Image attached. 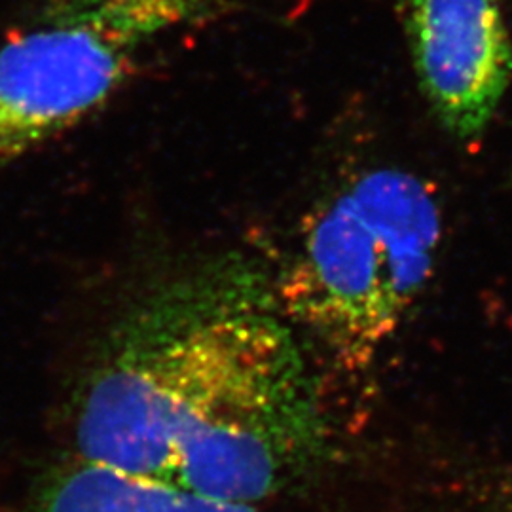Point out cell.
<instances>
[{"instance_id": "obj_1", "label": "cell", "mask_w": 512, "mask_h": 512, "mask_svg": "<svg viewBox=\"0 0 512 512\" xmlns=\"http://www.w3.org/2000/svg\"><path fill=\"white\" fill-rule=\"evenodd\" d=\"M78 458L260 505L329 454V423L274 281L217 258L143 294L101 349L74 421Z\"/></svg>"}, {"instance_id": "obj_2", "label": "cell", "mask_w": 512, "mask_h": 512, "mask_svg": "<svg viewBox=\"0 0 512 512\" xmlns=\"http://www.w3.org/2000/svg\"><path fill=\"white\" fill-rule=\"evenodd\" d=\"M440 241L429 186L401 169H374L311 217L274 281L298 334L355 372L397 332L425 289Z\"/></svg>"}, {"instance_id": "obj_3", "label": "cell", "mask_w": 512, "mask_h": 512, "mask_svg": "<svg viewBox=\"0 0 512 512\" xmlns=\"http://www.w3.org/2000/svg\"><path fill=\"white\" fill-rule=\"evenodd\" d=\"M133 50L48 23L0 48V171L73 128L128 78Z\"/></svg>"}, {"instance_id": "obj_4", "label": "cell", "mask_w": 512, "mask_h": 512, "mask_svg": "<svg viewBox=\"0 0 512 512\" xmlns=\"http://www.w3.org/2000/svg\"><path fill=\"white\" fill-rule=\"evenodd\" d=\"M412 65L433 114L459 139L494 118L512 78L499 0H399Z\"/></svg>"}, {"instance_id": "obj_5", "label": "cell", "mask_w": 512, "mask_h": 512, "mask_svg": "<svg viewBox=\"0 0 512 512\" xmlns=\"http://www.w3.org/2000/svg\"><path fill=\"white\" fill-rule=\"evenodd\" d=\"M38 512H264L238 503L76 458L57 471L38 499Z\"/></svg>"}, {"instance_id": "obj_6", "label": "cell", "mask_w": 512, "mask_h": 512, "mask_svg": "<svg viewBox=\"0 0 512 512\" xmlns=\"http://www.w3.org/2000/svg\"><path fill=\"white\" fill-rule=\"evenodd\" d=\"M213 0H50V21L90 29L135 50L148 38L200 18Z\"/></svg>"}]
</instances>
